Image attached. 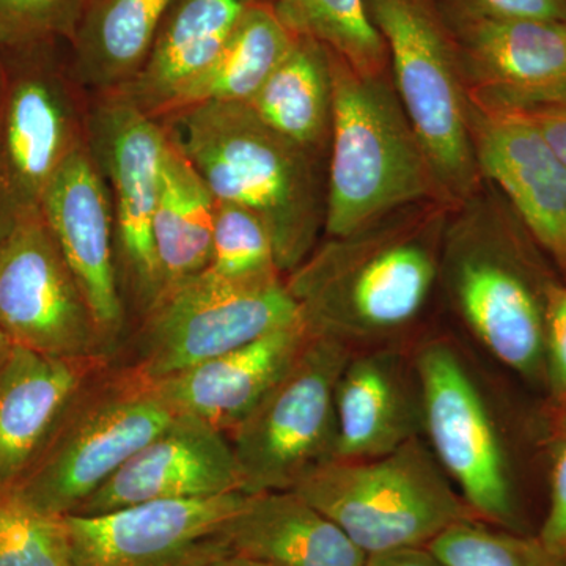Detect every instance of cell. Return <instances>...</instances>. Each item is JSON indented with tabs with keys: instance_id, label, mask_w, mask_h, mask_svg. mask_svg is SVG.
<instances>
[{
	"instance_id": "cell-1",
	"label": "cell",
	"mask_w": 566,
	"mask_h": 566,
	"mask_svg": "<svg viewBox=\"0 0 566 566\" xmlns=\"http://www.w3.org/2000/svg\"><path fill=\"white\" fill-rule=\"evenodd\" d=\"M452 208L444 202L411 205L359 232L316 245L285 277L308 333L353 348L411 326L439 281Z\"/></svg>"
},
{
	"instance_id": "cell-2",
	"label": "cell",
	"mask_w": 566,
	"mask_h": 566,
	"mask_svg": "<svg viewBox=\"0 0 566 566\" xmlns=\"http://www.w3.org/2000/svg\"><path fill=\"white\" fill-rule=\"evenodd\" d=\"M539 248L501 192L483 181L447 219L439 281L476 342L524 378H545L553 289Z\"/></svg>"
},
{
	"instance_id": "cell-3",
	"label": "cell",
	"mask_w": 566,
	"mask_h": 566,
	"mask_svg": "<svg viewBox=\"0 0 566 566\" xmlns=\"http://www.w3.org/2000/svg\"><path fill=\"white\" fill-rule=\"evenodd\" d=\"M161 122L216 200L263 219L283 277L300 268L324 229L315 153L274 132L245 103L199 104Z\"/></svg>"
},
{
	"instance_id": "cell-4",
	"label": "cell",
	"mask_w": 566,
	"mask_h": 566,
	"mask_svg": "<svg viewBox=\"0 0 566 566\" xmlns=\"http://www.w3.org/2000/svg\"><path fill=\"white\" fill-rule=\"evenodd\" d=\"M333 74L324 207L327 237L359 232L411 205L444 202L422 144L386 74L365 76L334 52Z\"/></svg>"
},
{
	"instance_id": "cell-5",
	"label": "cell",
	"mask_w": 566,
	"mask_h": 566,
	"mask_svg": "<svg viewBox=\"0 0 566 566\" xmlns=\"http://www.w3.org/2000/svg\"><path fill=\"white\" fill-rule=\"evenodd\" d=\"M293 491L367 556L428 546L453 524L476 517L422 436L374 460L329 461Z\"/></svg>"
},
{
	"instance_id": "cell-6",
	"label": "cell",
	"mask_w": 566,
	"mask_h": 566,
	"mask_svg": "<svg viewBox=\"0 0 566 566\" xmlns=\"http://www.w3.org/2000/svg\"><path fill=\"white\" fill-rule=\"evenodd\" d=\"M389 51L398 99L411 122L446 203L482 186L469 128L460 59L436 0H365Z\"/></svg>"
},
{
	"instance_id": "cell-7",
	"label": "cell",
	"mask_w": 566,
	"mask_h": 566,
	"mask_svg": "<svg viewBox=\"0 0 566 566\" xmlns=\"http://www.w3.org/2000/svg\"><path fill=\"white\" fill-rule=\"evenodd\" d=\"M174 419L151 379L111 365L74 398L11 491L48 515H71Z\"/></svg>"
},
{
	"instance_id": "cell-8",
	"label": "cell",
	"mask_w": 566,
	"mask_h": 566,
	"mask_svg": "<svg viewBox=\"0 0 566 566\" xmlns=\"http://www.w3.org/2000/svg\"><path fill=\"white\" fill-rule=\"evenodd\" d=\"M353 348L312 335L285 374L227 436L244 493L293 490L335 460V389Z\"/></svg>"
},
{
	"instance_id": "cell-9",
	"label": "cell",
	"mask_w": 566,
	"mask_h": 566,
	"mask_svg": "<svg viewBox=\"0 0 566 566\" xmlns=\"http://www.w3.org/2000/svg\"><path fill=\"white\" fill-rule=\"evenodd\" d=\"M300 322L285 279L240 282L205 271L163 290L142 315L129 365L155 381Z\"/></svg>"
},
{
	"instance_id": "cell-10",
	"label": "cell",
	"mask_w": 566,
	"mask_h": 566,
	"mask_svg": "<svg viewBox=\"0 0 566 566\" xmlns=\"http://www.w3.org/2000/svg\"><path fill=\"white\" fill-rule=\"evenodd\" d=\"M424 442L476 517L521 532L512 471L493 412L471 368L449 342L416 354Z\"/></svg>"
},
{
	"instance_id": "cell-11",
	"label": "cell",
	"mask_w": 566,
	"mask_h": 566,
	"mask_svg": "<svg viewBox=\"0 0 566 566\" xmlns=\"http://www.w3.org/2000/svg\"><path fill=\"white\" fill-rule=\"evenodd\" d=\"M51 46L0 51V223L39 210L55 175L87 140L70 77Z\"/></svg>"
},
{
	"instance_id": "cell-12",
	"label": "cell",
	"mask_w": 566,
	"mask_h": 566,
	"mask_svg": "<svg viewBox=\"0 0 566 566\" xmlns=\"http://www.w3.org/2000/svg\"><path fill=\"white\" fill-rule=\"evenodd\" d=\"M85 125L88 148L109 188L118 277L142 316L163 290L153 216L169 134L161 120L118 92L102 93Z\"/></svg>"
},
{
	"instance_id": "cell-13",
	"label": "cell",
	"mask_w": 566,
	"mask_h": 566,
	"mask_svg": "<svg viewBox=\"0 0 566 566\" xmlns=\"http://www.w3.org/2000/svg\"><path fill=\"white\" fill-rule=\"evenodd\" d=\"M0 329L50 356L111 354L41 208L0 223Z\"/></svg>"
},
{
	"instance_id": "cell-14",
	"label": "cell",
	"mask_w": 566,
	"mask_h": 566,
	"mask_svg": "<svg viewBox=\"0 0 566 566\" xmlns=\"http://www.w3.org/2000/svg\"><path fill=\"white\" fill-rule=\"evenodd\" d=\"M248 493L155 501L63 516L74 566H205L229 556L221 532Z\"/></svg>"
},
{
	"instance_id": "cell-15",
	"label": "cell",
	"mask_w": 566,
	"mask_h": 566,
	"mask_svg": "<svg viewBox=\"0 0 566 566\" xmlns=\"http://www.w3.org/2000/svg\"><path fill=\"white\" fill-rule=\"evenodd\" d=\"M442 14L455 40L469 102L528 114L566 99V22Z\"/></svg>"
},
{
	"instance_id": "cell-16",
	"label": "cell",
	"mask_w": 566,
	"mask_h": 566,
	"mask_svg": "<svg viewBox=\"0 0 566 566\" xmlns=\"http://www.w3.org/2000/svg\"><path fill=\"white\" fill-rule=\"evenodd\" d=\"M469 128L482 180L515 211L539 251L566 279V166L527 114L469 102Z\"/></svg>"
},
{
	"instance_id": "cell-17",
	"label": "cell",
	"mask_w": 566,
	"mask_h": 566,
	"mask_svg": "<svg viewBox=\"0 0 566 566\" xmlns=\"http://www.w3.org/2000/svg\"><path fill=\"white\" fill-rule=\"evenodd\" d=\"M41 211L112 353L125 327V301L115 256L109 188L87 140L55 175Z\"/></svg>"
},
{
	"instance_id": "cell-18",
	"label": "cell",
	"mask_w": 566,
	"mask_h": 566,
	"mask_svg": "<svg viewBox=\"0 0 566 566\" xmlns=\"http://www.w3.org/2000/svg\"><path fill=\"white\" fill-rule=\"evenodd\" d=\"M230 493H244V480L229 438L196 417L175 416L71 515Z\"/></svg>"
},
{
	"instance_id": "cell-19",
	"label": "cell",
	"mask_w": 566,
	"mask_h": 566,
	"mask_svg": "<svg viewBox=\"0 0 566 566\" xmlns=\"http://www.w3.org/2000/svg\"><path fill=\"white\" fill-rule=\"evenodd\" d=\"M111 365V354L61 357L11 346L0 367V491L18 486L74 398Z\"/></svg>"
},
{
	"instance_id": "cell-20",
	"label": "cell",
	"mask_w": 566,
	"mask_h": 566,
	"mask_svg": "<svg viewBox=\"0 0 566 566\" xmlns=\"http://www.w3.org/2000/svg\"><path fill=\"white\" fill-rule=\"evenodd\" d=\"M308 338L303 322L290 324L151 382L175 416L196 417L229 436L285 374Z\"/></svg>"
},
{
	"instance_id": "cell-21",
	"label": "cell",
	"mask_w": 566,
	"mask_h": 566,
	"mask_svg": "<svg viewBox=\"0 0 566 566\" xmlns=\"http://www.w3.org/2000/svg\"><path fill=\"white\" fill-rule=\"evenodd\" d=\"M335 460L385 457L423 434L415 365L394 349L353 354L335 389Z\"/></svg>"
},
{
	"instance_id": "cell-22",
	"label": "cell",
	"mask_w": 566,
	"mask_h": 566,
	"mask_svg": "<svg viewBox=\"0 0 566 566\" xmlns=\"http://www.w3.org/2000/svg\"><path fill=\"white\" fill-rule=\"evenodd\" d=\"M232 556L268 566H364L367 554L296 491L249 494L223 526Z\"/></svg>"
},
{
	"instance_id": "cell-23",
	"label": "cell",
	"mask_w": 566,
	"mask_h": 566,
	"mask_svg": "<svg viewBox=\"0 0 566 566\" xmlns=\"http://www.w3.org/2000/svg\"><path fill=\"white\" fill-rule=\"evenodd\" d=\"M263 0H177L140 73L115 91L159 118L181 88L207 69L245 11Z\"/></svg>"
},
{
	"instance_id": "cell-24",
	"label": "cell",
	"mask_w": 566,
	"mask_h": 566,
	"mask_svg": "<svg viewBox=\"0 0 566 566\" xmlns=\"http://www.w3.org/2000/svg\"><path fill=\"white\" fill-rule=\"evenodd\" d=\"M177 0H87L71 39V77L102 95L140 73Z\"/></svg>"
},
{
	"instance_id": "cell-25",
	"label": "cell",
	"mask_w": 566,
	"mask_h": 566,
	"mask_svg": "<svg viewBox=\"0 0 566 566\" xmlns=\"http://www.w3.org/2000/svg\"><path fill=\"white\" fill-rule=\"evenodd\" d=\"M214 205L207 182L169 136L153 216L163 290L210 268Z\"/></svg>"
},
{
	"instance_id": "cell-26",
	"label": "cell",
	"mask_w": 566,
	"mask_h": 566,
	"mask_svg": "<svg viewBox=\"0 0 566 566\" xmlns=\"http://www.w3.org/2000/svg\"><path fill=\"white\" fill-rule=\"evenodd\" d=\"M245 104L274 132L316 155L331 137L333 52L296 36L289 54Z\"/></svg>"
},
{
	"instance_id": "cell-27",
	"label": "cell",
	"mask_w": 566,
	"mask_h": 566,
	"mask_svg": "<svg viewBox=\"0 0 566 566\" xmlns=\"http://www.w3.org/2000/svg\"><path fill=\"white\" fill-rule=\"evenodd\" d=\"M273 2L263 0L245 11L210 65L181 88L158 120L199 104L251 102L296 40Z\"/></svg>"
},
{
	"instance_id": "cell-28",
	"label": "cell",
	"mask_w": 566,
	"mask_h": 566,
	"mask_svg": "<svg viewBox=\"0 0 566 566\" xmlns=\"http://www.w3.org/2000/svg\"><path fill=\"white\" fill-rule=\"evenodd\" d=\"M275 14L294 36L311 39L365 76H385L389 51L365 0H274Z\"/></svg>"
},
{
	"instance_id": "cell-29",
	"label": "cell",
	"mask_w": 566,
	"mask_h": 566,
	"mask_svg": "<svg viewBox=\"0 0 566 566\" xmlns=\"http://www.w3.org/2000/svg\"><path fill=\"white\" fill-rule=\"evenodd\" d=\"M427 547L446 566H566L538 536L506 531L480 517L453 524Z\"/></svg>"
},
{
	"instance_id": "cell-30",
	"label": "cell",
	"mask_w": 566,
	"mask_h": 566,
	"mask_svg": "<svg viewBox=\"0 0 566 566\" xmlns=\"http://www.w3.org/2000/svg\"><path fill=\"white\" fill-rule=\"evenodd\" d=\"M207 271L240 282L283 277L263 219L241 205L216 200L211 263Z\"/></svg>"
},
{
	"instance_id": "cell-31",
	"label": "cell",
	"mask_w": 566,
	"mask_h": 566,
	"mask_svg": "<svg viewBox=\"0 0 566 566\" xmlns=\"http://www.w3.org/2000/svg\"><path fill=\"white\" fill-rule=\"evenodd\" d=\"M0 566H74L63 516L0 491Z\"/></svg>"
},
{
	"instance_id": "cell-32",
	"label": "cell",
	"mask_w": 566,
	"mask_h": 566,
	"mask_svg": "<svg viewBox=\"0 0 566 566\" xmlns=\"http://www.w3.org/2000/svg\"><path fill=\"white\" fill-rule=\"evenodd\" d=\"M87 0H0V51L71 41Z\"/></svg>"
},
{
	"instance_id": "cell-33",
	"label": "cell",
	"mask_w": 566,
	"mask_h": 566,
	"mask_svg": "<svg viewBox=\"0 0 566 566\" xmlns=\"http://www.w3.org/2000/svg\"><path fill=\"white\" fill-rule=\"evenodd\" d=\"M444 13L497 21L566 22V0H436Z\"/></svg>"
},
{
	"instance_id": "cell-34",
	"label": "cell",
	"mask_w": 566,
	"mask_h": 566,
	"mask_svg": "<svg viewBox=\"0 0 566 566\" xmlns=\"http://www.w3.org/2000/svg\"><path fill=\"white\" fill-rule=\"evenodd\" d=\"M545 379L557 403H566V285L556 282L547 294Z\"/></svg>"
},
{
	"instance_id": "cell-35",
	"label": "cell",
	"mask_w": 566,
	"mask_h": 566,
	"mask_svg": "<svg viewBox=\"0 0 566 566\" xmlns=\"http://www.w3.org/2000/svg\"><path fill=\"white\" fill-rule=\"evenodd\" d=\"M538 538L549 553L566 562V419L554 446L549 476V509Z\"/></svg>"
},
{
	"instance_id": "cell-36",
	"label": "cell",
	"mask_w": 566,
	"mask_h": 566,
	"mask_svg": "<svg viewBox=\"0 0 566 566\" xmlns=\"http://www.w3.org/2000/svg\"><path fill=\"white\" fill-rule=\"evenodd\" d=\"M527 115L566 166V99L542 107V109L528 112Z\"/></svg>"
},
{
	"instance_id": "cell-37",
	"label": "cell",
	"mask_w": 566,
	"mask_h": 566,
	"mask_svg": "<svg viewBox=\"0 0 566 566\" xmlns=\"http://www.w3.org/2000/svg\"><path fill=\"white\" fill-rule=\"evenodd\" d=\"M364 566H446L438 557L423 547H403L367 556Z\"/></svg>"
},
{
	"instance_id": "cell-38",
	"label": "cell",
	"mask_w": 566,
	"mask_h": 566,
	"mask_svg": "<svg viewBox=\"0 0 566 566\" xmlns=\"http://www.w3.org/2000/svg\"><path fill=\"white\" fill-rule=\"evenodd\" d=\"M205 566H268L263 564H259V562L249 560V558L232 556H223L218 558V560L211 562V564Z\"/></svg>"
},
{
	"instance_id": "cell-39",
	"label": "cell",
	"mask_w": 566,
	"mask_h": 566,
	"mask_svg": "<svg viewBox=\"0 0 566 566\" xmlns=\"http://www.w3.org/2000/svg\"><path fill=\"white\" fill-rule=\"evenodd\" d=\"M11 346H13V344H11L10 338L0 329V367L6 363L7 356H9L11 352Z\"/></svg>"
},
{
	"instance_id": "cell-40",
	"label": "cell",
	"mask_w": 566,
	"mask_h": 566,
	"mask_svg": "<svg viewBox=\"0 0 566 566\" xmlns=\"http://www.w3.org/2000/svg\"><path fill=\"white\" fill-rule=\"evenodd\" d=\"M2 80H3V62H2V52H0V91H2Z\"/></svg>"
}]
</instances>
